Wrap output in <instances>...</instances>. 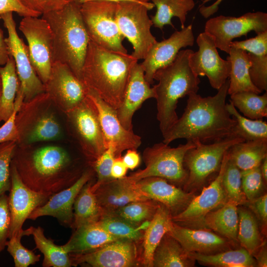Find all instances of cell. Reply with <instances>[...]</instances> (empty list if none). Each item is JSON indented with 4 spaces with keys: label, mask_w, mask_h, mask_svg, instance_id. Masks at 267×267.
<instances>
[{
    "label": "cell",
    "mask_w": 267,
    "mask_h": 267,
    "mask_svg": "<svg viewBox=\"0 0 267 267\" xmlns=\"http://www.w3.org/2000/svg\"><path fill=\"white\" fill-rule=\"evenodd\" d=\"M228 87L227 79L214 96L189 94L183 114L163 134V142L169 144L176 139L184 138L194 143H210L236 136V121L226 108Z\"/></svg>",
    "instance_id": "cell-1"
},
{
    "label": "cell",
    "mask_w": 267,
    "mask_h": 267,
    "mask_svg": "<svg viewBox=\"0 0 267 267\" xmlns=\"http://www.w3.org/2000/svg\"><path fill=\"white\" fill-rule=\"evenodd\" d=\"M11 162L28 187L51 194L72 185L84 171L67 150L54 145H17Z\"/></svg>",
    "instance_id": "cell-2"
},
{
    "label": "cell",
    "mask_w": 267,
    "mask_h": 267,
    "mask_svg": "<svg viewBox=\"0 0 267 267\" xmlns=\"http://www.w3.org/2000/svg\"><path fill=\"white\" fill-rule=\"evenodd\" d=\"M137 61L131 54L106 49L89 40L82 80L88 89L116 110L123 101L131 69Z\"/></svg>",
    "instance_id": "cell-3"
},
{
    "label": "cell",
    "mask_w": 267,
    "mask_h": 267,
    "mask_svg": "<svg viewBox=\"0 0 267 267\" xmlns=\"http://www.w3.org/2000/svg\"><path fill=\"white\" fill-rule=\"evenodd\" d=\"M80 7V2L71 0L62 8L42 15L51 30L54 62L65 64L82 80L89 38Z\"/></svg>",
    "instance_id": "cell-4"
},
{
    "label": "cell",
    "mask_w": 267,
    "mask_h": 267,
    "mask_svg": "<svg viewBox=\"0 0 267 267\" xmlns=\"http://www.w3.org/2000/svg\"><path fill=\"white\" fill-rule=\"evenodd\" d=\"M193 50H180L172 63L158 70L154 80L157 103V119L164 134L177 121V104L180 98L197 93L200 80L192 71L189 56Z\"/></svg>",
    "instance_id": "cell-5"
},
{
    "label": "cell",
    "mask_w": 267,
    "mask_h": 267,
    "mask_svg": "<svg viewBox=\"0 0 267 267\" xmlns=\"http://www.w3.org/2000/svg\"><path fill=\"white\" fill-rule=\"evenodd\" d=\"M55 106L45 92L22 102L15 119L18 136L17 145H31L61 137L62 130Z\"/></svg>",
    "instance_id": "cell-6"
},
{
    "label": "cell",
    "mask_w": 267,
    "mask_h": 267,
    "mask_svg": "<svg viewBox=\"0 0 267 267\" xmlns=\"http://www.w3.org/2000/svg\"><path fill=\"white\" fill-rule=\"evenodd\" d=\"M195 146L194 142L187 141L184 144L171 147L162 141L148 147L142 155L145 167L126 177L134 182L147 177H156L176 183L184 184L188 174L184 166V158L186 152Z\"/></svg>",
    "instance_id": "cell-7"
},
{
    "label": "cell",
    "mask_w": 267,
    "mask_h": 267,
    "mask_svg": "<svg viewBox=\"0 0 267 267\" xmlns=\"http://www.w3.org/2000/svg\"><path fill=\"white\" fill-rule=\"evenodd\" d=\"M117 2L91 0L81 3V12L89 40L106 49L128 53L116 19Z\"/></svg>",
    "instance_id": "cell-8"
},
{
    "label": "cell",
    "mask_w": 267,
    "mask_h": 267,
    "mask_svg": "<svg viewBox=\"0 0 267 267\" xmlns=\"http://www.w3.org/2000/svg\"><path fill=\"white\" fill-rule=\"evenodd\" d=\"M65 114L70 132L90 166L107 148L96 107L87 95Z\"/></svg>",
    "instance_id": "cell-9"
},
{
    "label": "cell",
    "mask_w": 267,
    "mask_h": 267,
    "mask_svg": "<svg viewBox=\"0 0 267 267\" xmlns=\"http://www.w3.org/2000/svg\"><path fill=\"white\" fill-rule=\"evenodd\" d=\"M244 141L237 136H230L210 143L195 142L196 146L189 149L184 158L188 174L185 189L201 187L212 174L219 171L225 152L234 144Z\"/></svg>",
    "instance_id": "cell-10"
},
{
    "label": "cell",
    "mask_w": 267,
    "mask_h": 267,
    "mask_svg": "<svg viewBox=\"0 0 267 267\" xmlns=\"http://www.w3.org/2000/svg\"><path fill=\"white\" fill-rule=\"evenodd\" d=\"M149 8L132 1L117 2L116 19L121 34L131 43V54L137 60L144 59L150 47L157 41L151 32L153 26L148 15Z\"/></svg>",
    "instance_id": "cell-11"
},
{
    "label": "cell",
    "mask_w": 267,
    "mask_h": 267,
    "mask_svg": "<svg viewBox=\"0 0 267 267\" xmlns=\"http://www.w3.org/2000/svg\"><path fill=\"white\" fill-rule=\"evenodd\" d=\"M19 30L25 36L33 67L44 85L54 62L53 38L47 21L39 16L23 17Z\"/></svg>",
    "instance_id": "cell-12"
},
{
    "label": "cell",
    "mask_w": 267,
    "mask_h": 267,
    "mask_svg": "<svg viewBox=\"0 0 267 267\" xmlns=\"http://www.w3.org/2000/svg\"><path fill=\"white\" fill-rule=\"evenodd\" d=\"M8 33L5 38L10 56L14 61L16 72L24 97L23 101L44 92V85L38 76L32 63L27 45L17 34L13 12L0 16Z\"/></svg>",
    "instance_id": "cell-13"
},
{
    "label": "cell",
    "mask_w": 267,
    "mask_h": 267,
    "mask_svg": "<svg viewBox=\"0 0 267 267\" xmlns=\"http://www.w3.org/2000/svg\"><path fill=\"white\" fill-rule=\"evenodd\" d=\"M252 31L257 34L267 31V13L248 12L238 17L220 15L206 22L204 32L212 37L218 48L228 54L233 40L247 36Z\"/></svg>",
    "instance_id": "cell-14"
},
{
    "label": "cell",
    "mask_w": 267,
    "mask_h": 267,
    "mask_svg": "<svg viewBox=\"0 0 267 267\" xmlns=\"http://www.w3.org/2000/svg\"><path fill=\"white\" fill-rule=\"evenodd\" d=\"M53 104L64 114L80 104L87 97L88 89L65 64L55 61L44 84Z\"/></svg>",
    "instance_id": "cell-15"
},
{
    "label": "cell",
    "mask_w": 267,
    "mask_h": 267,
    "mask_svg": "<svg viewBox=\"0 0 267 267\" xmlns=\"http://www.w3.org/2000/svg\"><path fill=\"white\" fill-rule=\"evenodd\" d=\"M227 151L224 155L215 179L203 188L200 194L194 196L182 211L172 216L174 222L179 225H188L186 227H188L203 228V220L206 215L220 207L228 200L222 183L223 175L228 159Z\"/></svg>",
    "instance_id": "cell-16"
},
{
    "label": "cell",
    "mask_w": 267,
    "mask_h": 267,
    "mask_svg": "<svg viewBox=\"0 0 267 267\" xmlns=\"http://www.w3.org/2000/svg\"><path fill=\"white\" fill-rule=\"evenodd\" d=\"M139 243L120 239L89 253L69 256L72 266L87 264L93 267H139L142 266Z\"/></svg>",
    "instance_id": "cell-17"
},
{
    "label": "cell",
    "mask_w": 267,
    "mask_h": 267,
    "mask_svg": "<svg viewBox=\"0 0 267 267\" xmlns=\"http://www.w3.org/2000/svg\"><path fill=\"white\" fill-rule=\"evenodd\" d=\"M11 187L8 196L10 225L8 239L23 233V225L31 214L43 206L52 195L37 192L28 187L20 178L14 165L10 166Z\"/></svg>",
    "instance_id": "cell-18"
},
{
    "label": "cell",
    "mask_w": 267,
    "mask_h": 267,
    "mask_svg": "<svg viewBox=\"0 0 267 267\" xmlns=\"http://www.w3.org/2000/svg\"><path fill=\"white\" fill-rule=\"evenodd\" d=\"M196 43L199 48L189 55V66L196 76H206L211 87L218 90L229 78L230 63L220 56L213 39L205 32L198 35Z\"/></svg>",
    "instance_id": "cell-19"
},
{
    "label": "cell",
    "mask_w": 267,
    "mask_h": 267,
    "mask_svg": "<svg viewBox=\"0 0 267 267\" xmlns=\"http://www.w3.org/2000/svg\"><path fill=\"white\" fill-rule=\"evenodd\" d=\"M88 96L96 107L107 148L111 146L116 157L121 156L128 149H137L142 143L141 137L133 131L126 129L118 118L116 110L94 92L88 89Z\"/></svg>",
    "instance_id": "cell-20"
},
{
    "label": "cell",
    "mask_w": 267,
    "mask_h": 267,
    "mask_svg": "<svg viewBox=\"0 0 267 267\" xmlns=\"http://www.w3.org/2000/svg\"><path fill=\"white\" fill-rule=\"evenodd\" d=\"M194 43V36L191 25L184 27L180 31H175L168 39L157 41L140 63L146 81L152 84L156 72L172 63L182 48L192 46Z\"/></svg>",
    "instance_id": "cell-21"
},
{
    "label": "cell",
    "mask_w": 267,
    "mask_h": 267,
    "mask_svg": "<svg viewBox=\"0 0 267 267\" xmlns=\"http://www.w3.org/2000/svg\"><path fill=\"white\" fill-rule=\"evenodd\" d=\"M94 172L91 167L85 170L75 182L52 194L44 204L31 214L28 219L35 220L41 217L51 216L56 218L61 225L71 227L75 199L83 186L91 180Z\"/></svg>",
    "instance_id": "cell-22"
},
{
    "label": "cell",
    "mask_w": 267,
    "mask_h": 267,
    "mask_svg": "<svg viewBox=\"0 0 267 267\" xmlns=\"http://www.w3.org/2000/svg\"><path fill=\"white\" fill-rule=\"evenodd\" d=\"M152 98H155L154 88L145 80L141 64L136 62L131 69L123 101L116 110L118 118L126 129L133 131L134 114L145 100Z\"/></svg>",
    "instance_id": "cell-23"
},
{
    "label": "cell",
    "mask_w": 267,
    "mask_h": 267,
    "mask_svg": "<svg viewBox=\"0 0 267 267\" xmlns=\"http://www.w3.org/2000/svg\"><path fill=\"white\" fill-rule=\"evenodd\" d=\"M168 233L188 253L214 254L229 250L233 245L230 240L206 228L192 229L173 221Z\"/></svg>",
    "instance_id": "cell-24"
},
{
    "label": "cell",
    "mask_w": 267,
    "mask_h": 267,
    "mask_svg": "<svg viewBox=\"0 0 267 267\" xmlns=\"http://www.w3.org/2000/svg\"><path fill=\"white\" fill-rule=\"evenodd\" d=\"M135 183L147 198L166 207L172 216L182 211L194 196L191 192H186L159 177H147Z\"/></svg>",
    "instance_id": "cell-25"
},
{
    "label": "cell",
    "mask_w": 267,
    "mask_h": 267,
    "mask_svg": "<svg viewBox=\"0 0 267 267\" xmlns=\"http://www.w3.org/2000/svg\"><path fill=\"white\" fill-rule=\"evenodd\" d=\"M92 190L103 213L132 202L150 199L138 189L135 182L126 177L103 183Z\"/></svg>",
    "instance_id": "cell-26"
},
{
    "label": "cell",
    "mask_w": 267,
    "mask_h": 267,
    "mask_svg": "<svg viewBox=\"0 0 267 267\" xmlns=\"http://www.w3.org/2000/svg\"><path fill=\"white\" fill-rule=\"evenodd\" d=\"M231 46L247 52L251 63L249 73L254 86L262 92L267 90V31L254 38L234 41Z\"/></svg>",
    "instance_id": "cell-27"
},
{
    "label": "cell",
    "mask_w": 267,
    "mask_h": 267,
    "mask_svg": "<svg viewBox=\"0 0 267 267\" xmlns=\"http://www.w3.org/2000/svg\"><path fill=\"white\" fill-rule=\"evenodd\" d=\"M73 230L68 242L62 245L70 255L89 253L120 239L107 232L97 222L81 225Z\"/></svg>",
    "instance_id": "cell-28"
},
{
    "label": "cell",
    "mask_w": 267,
    "mask_h": 267,
    "mask_svg": "<svg viewBox=\"0 0 267 267\" xmlns=\"http://www.w3.org/2000/svg\"><path fill=\"white\" fill-rule=\"evenodd\" d=\"M172 217L169 210L160 204L144 231L141 247L142 267H153L154 252L164 235L169 231L173 222Z\"/></svg>",
    "instance_id": "cell-29"
},
{
    "label": "cell",
    "mask_w": 267,
    "mask_h": 267,
    "mask_svg": "<svg viewBox=\"0 0 267 267\" xmlns=\"http://www.w3.org/2000/svg\"><path fill=\"white\" fill-rule=\"evenodd\" d=\"M238 206L227 200L217 210L211 211L204 219L203 228L211 229L233 242L237 241Z\"/></svg>",
    "instance_id": "cell-30"
},
{
    "label": "cell",
    "mask_w": 267,
    "mask_h": 267,
    "mask_svg": "<svg viewBox=\"0 0 267 267\" xmlns=\"http://www.w3.org/2000/svg\"><path fill=\"white\" fill-rule=\"evenodd\" d=\"M226 60L231 65L227 94L242 91L262 92L253 84L249 73L251 63L247 51L231 46Z\"/></svg>",
    "instance_id": "cell-31"
},
{
    "label": "cell",
    "mask_w": 267,
    "mask_h": 267,
    "mask_svg": "<svg viewBox=\"0 0 267 267\" xmlns=\"http://www.w3.org/2000/svg\"><path fill=\"white\" fill-rule=\"evenodd\" d=\"M195 262L189 253L167 232L155 250L152 264L153 267H191Z\"/></svg>",
    "instance_id": "cell-32"
},
{
    "label": "cell",
    "mask_w": 267,
    "mask_h": 267,
    "mask_svg": "<svg viewBox=\"0 0 267 267\" xmlns=\"http://www.w3.org/2000/svg\"><path fill=\"white\" fill-rule=\"evenodd\" d=\"M23 235H32L36 247L44 255L43 267H70L72 266L69 254L62 245H57L50 238H47L41 226H31L24 230Z\"/></svg>",
    "instance_id": "cell-33"
},
{
    "label": "cell",
    "mask_w": 267,
    "mask_h": 267,
    "mask_svg": "<svg viewBox=\"0 0 267 267\" xmlns=\"http://www.w3.org/2000/svg\"><path fill=\"white\" fill-rule=\"evenodd\" d=\"M227 153L229 159L241 171L258 167L267 156V140L240 142L232 146Z\"/></svg>",
    "instance_id": "cell-34"
},
{
    "label": "cell",
    "mask_w": 267,
    "mask_h": 267,
    "mask_svg": "<svg viewBox=\"0 0 267 267\" xmlns=\"http://www.w3.org/2000/svg\"><path fill=\"white\" fill-rule=\"evenodd\" d=\"M92 184L91 180L87 183L75 199L73 221L71 226L73 230L81 225L97 222L103 214L91 188Z\"/></svg>",
    "instance_id": "cell-35"
},
{
    "label": "cell",
    "mask_w": 267,
    "mask_h": 267,
    "mask_svg": "<svg viewBox=\"0 0 267 267\" xmlns=\"http://www.w3.org/2000/svg\"><path fill=\"white\" fill-rule=\"evenodd\" d=\"M2 89L0 95V121L5 122L16 109L15 100L20 82L13 58L10 56L7 63L0 67Z\"/></svg>",
    "instance_id": "cell-36"
},
{
    "label": "cell",
    "mask_w": 267,
    "mask_h": 267,
    "mask_svg": "<svg viewBox=\"0 0 267 267\" xmlns=\"http://www.w3.org/2000/svg\"><path fill=\"white\" fill-rule=\"evenodd\" d=\"M156 7L151 21L155 27L163 30L164 26L169 25L175 28L172 22L174 17L178 18L183 28L188 12L195 6L194 0H151Z\"/></svg>",
    "instance_id": "cell-37"
},
{
    "label": "cell",
    "mask_w": 267,
    "mask_h": 267,
    "mask_svg": "<svg viewBox=\"0 0 267 267\" xmlns=\"http://www.w3.org/2000/svg\"><path fill=\"white\" fill-rule=\"evenodd\" d=\"M200 263L217 267H254L257 265L253 256L243 248L227 250L214 254L189 253Z\"/></svg>",
    "instance_id": "cell-38"
},
{
    "label": "cell",
    "mask_w": 267,
    "mask_h": 267,
    "mask_svg": "<svg viewBox=\"0 0 267 267\" xmlns=\"http://www.w3.org/2000/svg\"><path fill=\"white\" fill-rule=\"evenodd\" d=\"M160 205L152 199L136 201L103 214L115 216L135 226H139L144 222L152 220Z\"/></svg>",
    "instance_id": "cell-39"
},
{
    "label": "cell",
    "mask_w": 267,
    "mask_h": 267,
    "mask_svg": "<svg viewBox=\"0 0 267 267\" xmlns=\"http://www.w3.org/2000/svg\"><path fill=\"white\" fill-rule=\"evenodd\" d=\"M239 218L237 239L242 248L253 256L263 241L256 218L248 210L238 209Z\"/></svg>",
    "instance_id": "cell-40"
},
{
    "label": "cell",
    "mask_w": 267,
    "mask_h": 267,
    "mask_svg": "<svg viewBox=\"0 0 267 267\" xmlns=\"http://www.w3.org/2000/svg\"><path fill=\"white\" fill-rule=\"evenodd\" d=\"M229 114L236 121L234 135L244 141L267 140V123L262 119H251L242 116L232 104H226Z\"/></svg>",
    "instance_id": "cell-41"
},
{
    "label": "cell",
    "mask_w": 267,
    "mask_h": 267,
    "mask_svg": "<svg viewBox=\"0 0 267 267\" xmlns=\"http://www.w3.org/2000/svg\"><path fill=\"white\" fill-rule=\"evenodd\" d=\"M230 102L245 117L262 119L267 117V93L259 95L252 91H242L230 95Z\"/></svg>",
    "instance_id": "cell-42"
},
{
    "label": "cell",
    "mask_w": 267,
    "mask_h": 267,
    "mask_svg": "<svg viewBox=\"0 0 267 267\" xmlns=\"http://www.w3.org/2000/svg\"><path fill=\"white\" fill-rule=\"evenodd\" d=\"M99 224L112 235L119 238L141 243L144 231L150 221H146L139 226H135L115 216L103 214L97 221Z\"/></svg>",
    "instance_id": "cell-43"
},
{
    "label": "cell",
    "mask_w": 267,
    "mask_h": 267,
    "mask_svg": "<svg viewBox=\"0 0 267 267\" xmlns=\"http://www.w3.org/2000/svg\"><path fill=\"white\" fill-rule=\"evenodd\" d=\"M222 183L228 200L238 205L248 202L242 189L241 170L229 157L223 175Z\"/></svg>",
    "instance_id": "cell-44"
},
{
    "label": "cell",
    "mask_w": 267,
    "mask_h": 267,
    "mask_svg": "<svg viewBox=\"0 0 267 267\" xmlns=\"http://www.w3.org/2000/svg\"><path fill=\"white\" fill-rule=\"evenodd\" d=\"M23 236V233L13 236L6 243L7 251L13 258L15 267H28L40 260V255H36L33 250L28 249L21 244Z\"/></svg>",
    "instance_id": "cell-45"
},
{
    "label": "cell",
    "mask_w": 267,
    "mask_h": 267,
    "mask_svg": "<svg viewBox=\"0 0 267 267\" xmlns=\"http://www.w3.org/2000/svg\"><path fill=\"white\" fill-rule=\"evenodd\" d=\"M16 145L15 141L0 144V196L10 189V166Z\"/></svg>",
    "instance_id": "cell-46"
},
{
    "label": "cell",
    "mask_w": 267,
    "mask_h": 267,
    "mask_svg": "<svg viewBox=\"0 0 267 267\" xmlns=\"http://www.w3.org/2000/svg\"><path fill=\"white\" fill-rule=\"evenodd\" d=\"M260 166L241 171L242 189L248 202L252 201L261 196L265 182Z\"/></svg>",
    "instance_id": "cell-47"
},
{
    "label": "cell",
    "mask_w": 267,
    "mask_h": 267,
    "mask_svg": "<svg viewBox=\"0 0 267 267\" xmlns=\"http://www.w3.org/2000/svg\"><path fill=\"white\" fill-rule=\"evenodd\" d=\"M115 157L114 148L111 146H109L90 166L97 176V180L91 185L92 190L100 184L114 179L111 177V173Z\"/></svg>",
    "instance_id": "cell-48"
},
{
    "label": "cell",
    "mask_w": 267,
    "mask_h": 267,
    "mask_svg": "<svg viewBox=\"0 0 267 267\" xmlns=\"http://www.w3.org/2000/svg\"><path fill=\"white\" fill-rule=\"evenodd\" d=\"M23 100L22 93L18 91L15 100L16 109L10 118L0 127V144L8 141L17 142L18 136L15 119L16 112Z\"/></svg>",
    "instance_id": "cell-49"
},
{
    "label": "cell",
    "mask_w": 267,
    "mask_h": 267,
    "mask_svg": "<svg viewBox=\"0 0 267 267\" xmlns=\"http://www.w3.org/2000/svg\"><path fill=\"white\" fill-rule=\"evenodd\" d=\"M8 196L5 193L0 196V252L6 247L10 225Z\"/></svg>",
    "instance_id": "cell-50"
},
{
    "label": "cell",
    "mask_w": 267,
    "mask_h": 267,
    "mask_svg": "<svg viewBox=\"0 0 267 267\" xmlns=\"http://www.w3.org/2000/svg\"><path fill=\"white\" fill-rule=\"evenodd\" d=\"M29 9L41 15L59 9L67 3L69 0H21Z\"/></svg>",
    "instance_id": "cell-51"
},
{
    "label": "cell",
    "mask_w": 267,
    "mask_h": 267,
    "mask_svg": "<svg viewBox=\"0 0 267 267\" xmlns=\"http://www.w3.org/2000/svg\"><path fill=\"white\" fill-rule=\"evenodd\" d=\"M10 12H16L23 17L41 15L25 6L21 0H0V16Z\"/></svg>",
    "instance_id": "cell-52"
},
{
    "label": "cell",
    "mask_w": 267,
    "mask_h": 267,
    "mask_svg": "<svg viewBox=\"0 0 267 267\" xmlns=\"http://www.w3.org/2000/svg\"><path fill=\"white\" fill-rule=\"evenodd\" d=\"M250 202V208L256 214L265 232L267 224V195H261Z\"/></svg>",
    "instance_id": "cell-53"
},
{
    "label": "cell",
    "mask_w": 267,
    "mask_h": 267,
    "mask_svg": "<svg viewBox=\"0 0 267 267\" xmlns=\"http://www.w3.org/2000/svg\"><path fill=\"white\" fill-rule=\"evenodd\" d=\"M123 162L128 169L133 170L136 168L140 164L141 157L136 149H130L127 151L124 156H122Z\"/></svg>",
    "instance_id": "cell-54"
},
{
    "label": "cell",
    "mask_w": 267,
    "mask_h": 267,
    "mask_svg": "<svg viewBox=\"0 0 267 267\" xmlns=\"http://www.w3.org/2000/svg\"><path fill=\"white\" fill-rule=\"evenodd\" d=\"M128 169L123 162L122 156L116 157L111 169V177L114 179H120L126 176Z\"/></svg>",
    "instance_id": "cell-55"
},
{
    "label": "cell",
    "mask_w": 267,
    "mask_h": 267,
    "mask_svg": "<svg viewBox=\"0 0 267 267\" xmlns=\"http://www.w3.org/2000/svg\"><path fill=\"white\" fill-rule=\"evenodd\" d=\"M10 57L3 32L0 28V67L4 65Z\"/></svg>",
    "instance_id": "cell-56"
},
{
    "label": "cell",
    "mask_w": 267,
    "mask_h": 267,
    "mask_svg": "<svg viewBox=\"0 0 267 267\" xmlns=\"http://www.w3.org/2000/svg\"><path fill=\"white\" fill-rule=\"evenodd\" d=\"M256 259L257 267H267V250L266 242L264 241L257 252L253 255Z\"/></svg>",
    "instance_id": "cell-57"
},
{
    "label": "cell",
    "mask_w": 267,
    "mask_h": 267,
    "mask_svg": "<svg viewBox=\"0 0 267 267\" xmlns=\"http://www.w3.org/2000/svg\"><path fill=\"white\" fill-rule=\"evenodd\" d=\"M223 0H217L209 6L200 5L199 11L202 16L207 18L217 12L219 6Z\"/></svg>",
    "instance_id": "cell-58"
},
{
    "label": "cell",
    "mask_w": 267,
    "mask_h": 267,
    "mask_svg": "<svg viewBox=\"0 0 267 267\" xmlns=\"http://www.w3.org/2000/svg\"><path fill=\"white\" fill-rule=\"evenodd\" d=\"M260 170L264 182L267 181V156L262 161L260 165Z\"/></svg>",
    "instance_id": "cell-59"
},
{
    "label": "cell",
    "mask_w": 267,
    "mask_h": 267,
    "mask_svg": "<svg viewBox=\"0 0 267 267\" xmlns=\"http://www.w3.org/2000/svg\"><path fill=\"white\" fill-rule=\"evenodd\" d=\"M91 0H104V1H108L115 2H118L120 1H132V2H137V3H141L143 5H145L137 0H77V1H78V2L80 3H82L85 1H91ZM145 5L146 6L149 8V10L152 9V8H151L150 7L146 5Z\"/></svg>",
    "instance_id": "cell-60"
},
{
    "label": "cell",
    "mask_w": 267,
    "mask_h": 267,
    "mask_svg": "<svg viewBox=\"0 0 267 267\" xmlns=\"http://www.w3.org/2000/svg\"><path fill=\"white\" fill-rule=\"evenodd\" d=\"M139 1V2L142 3L143 4L146 5L152 9L155 7L154 4L152 2H149L151 0H137Z\"/></svg>",
    "instance_id": "cell-61"
},
{
    "label": "cell",
    "mask_w": 267,
    "mask_h": 267,
    "mask_svg": "<svg viewBox=\"0 0 267 267\" xmlns=\"http://www.w3.org/2000/svg\"><path fill=\"white\" fill-rule=\"evenodd\" d=\"M1 89H2V79H1V75L0 74V95L1 92Z\"/></svg>",
    "instance_id": "cell-62"
},
{
    "label": "cell",
    "mask_w": 267,
    "mask_h": 267,
    "mask_svg": "<svg viewBox=\"0 0 267 267\" xmlns=\"http://www.w3.org/2000/svg\"><path fill=\"white\" fill-rule=\"evenodd\" d=\"M212 0H203V3L201 5H204L205 3H207V2L209 1H211Z\"/></svg>",
    "instance_id": "cell-63"
},
{
    "label": "cell",
    "mask_w": 267,
    "mask_h": 267,
    "mask_svg": "<svg viewBox=\"0 0 267 267\" xmlns=\"http://www.w3.org/2000/svg\"></svg>",
    "instance_id": "cell-64"
}]
</instances>
